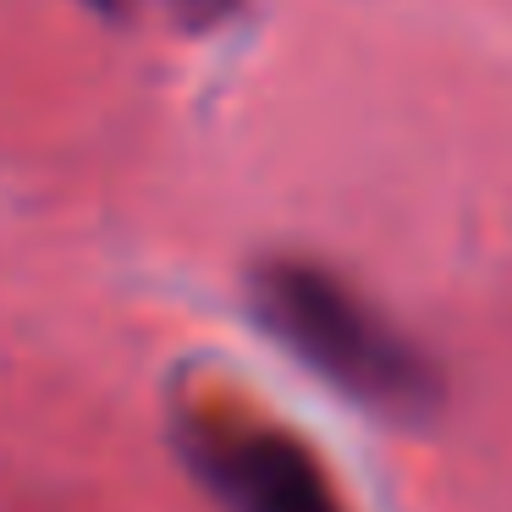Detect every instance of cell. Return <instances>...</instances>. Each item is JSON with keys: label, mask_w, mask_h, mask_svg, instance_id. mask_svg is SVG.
Instances as JSON below:
<instances>
[{"label": "cell", "mask_w": 512, "mask_h": 512, "mask_svg": "<svg viewBox=\"0 0 512 512\" xmlns=\"http://www.w3.org/2000/svg\"><path fill=\"white\" fill-rule=\"evenodd\" d=\"M210 468L243 512H336L320 463L276 430L221 441L210 452Z\"/></svg>", "instance_id": "cell-2"}, {"label": "cell", "mask_w": 512, "mask_h": 512, "mask_svg": "<svg viewBox=\"0 0 512 512\" xmlns=\"http://www.w3.org/2000/svg\"><path fill=\"white\" fill-rule=\"evenodd\" d=\"M254 303L265 331L347 397L386 413L430 408V364L336 276L298 259H276L254 276Z\"/></svg>", "instance_id": "cell-1"}, {"label": "cell", "mask_w": 512, "mask_h": 512, "mask_svg": "<svg viewBox=\"0 0 512 512\" xmlns=\"http://www.w3.org/2000/svg\"><path fill=\"white\" fill-rule=\"evenodd\" d=\"M89 6H100V12H116V6H122V0H89Z\"/></svg>", "instance_id": "cell-3"}]
</instances>
